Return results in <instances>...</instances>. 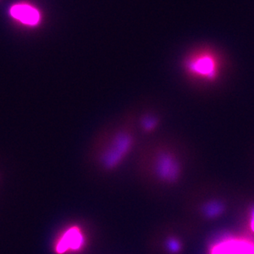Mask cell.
I'll list each match as a JSON object with an SVG mask.
<instances>
[{
    "label": "cell",
    "instance_id": "cell-1",
    "mask_svg": "<svg viewBox=\"0 0 254 254\" xmlns=\"http://www.w3.org/2000/svg\"><path fill=\"white\" fill-rule=\"evenodd\" d=\"M141 138L136 110H128L96 131L87 149L86 163L101 173L118 171L133 158Z\"/></svg>",
    "mask_w": 254,
    "mask_h": 254
},
{
    "label": "cell",
    "instance_id": "cell-2",
    "mask_svg": "<svg viewBox=\"0 0 254 254\" xmlns=\"http://www.w3.org/2000/svg\"><path fill=\"white\" fill-rule=\"evenodd\" d=\"M133 163L137 171L163 185L176 183L183 172V160L176 145L160 134L141 142Z\"/></svg>",
    "mask_w": 254,
    "mask_h": 254
},
{
    "label": "cell",
    "instance_id": "cell-3",
    "mask_svg": "<svg viewBox=\"0 0 254 254\" xmlns=\"http://www.w3.org/2000/svg\"><path fill=\"white\" fill-rule=\"evenodd\" d=\"M181 68L184 74L193 81H213L220 73V58L209 48H198L184 58Z\"/></svg>",
    "mask_w": 254,
    "mask_h": 254
},
{
    "label": "cell",
    "instance_id": "cell-4",
    "mask_svg": "<svg viewBox=\"0 0 254 254\" xmlns=\"http://www.w3.org/2000/svg\"><path fill=\"white\" fill-rule=\"evenodd\" d=\"M136 120L140 136L144 140L158 136L164 121L163 115L155 108L136 110Z\"/></svg>",
    "mask_w": 254,
    "mask_h": 254
},
{
    "label": "cell",
    "instance_id": "cell-5",
    "mask_svg": "<svg viewBox=\"0 0 254 254\" xmlns=\"http://www.w3.org/2000/svg\"><path fill=\"white\" fill-rule=\"evenodd\" d=\"M85 244L83 233L78 227H69L60 237L55 250L58 254H66V252H77L81 250Z\"/></svg>",
    "mask_w": 254,
    "mask_h": 254
},
{
    "label": "cell",
    "instance_id": "cell-6",
    "mask_svg": "<svg viewBox=\"0 0 254 254\" xmlns=\"http://www.w3.org/2000/svg\"><path fill=\"white\" fill-rule=\"evenodd\" d=\"M12 15L23 23L35 25L39 21L40 14L34 8L26 5H18L12 9Z\"/></svg>",
    "mask_w": 254,
    "mask_h": 254
},
{
    "label": "cell",
    "instance_id": "cell-7",
    "mask_svg": "<svg viewBox=\"0 0 254 254\" xmlns=\"http://www.w3.org/2000/svg\"><path fill=\"white\" fill-rule=\"evenodd\" d=\"M223 210V205L218 201L210 202L203 208V214L208 218H215L221 214Z\"/></svg>",
    "mask_w": 254,
    "mask_h": 254
},
{
    "label": "cell",
    "instance_id": "cell-8",
    "mask_svg": "<svg viewBox=\"0 0 254 254\" xmlns=\"http://www.w3.org/2000/svg\"><path fill=\"white\" fill-rule=\"evenodd\" d=\"M167 247H168V249L170 252H173V253H177L180 250L181 246H180V242L178 241L175 240V239H171L167 242Z\"/></svg>",
    "mask_w": 254,
    "mask_h": 254
},
{
    "label": "cell",
    "instance_id": "cell-9",
    "mask_svg": "<svg viewBox=\"0 0 254 254\" xmlns=\"http://www.w3.org/2000/svg\"><path fill=\"white\" fill-rule=\"evenodd\" d=\"M252 230H253V231H254V208H253V210H252Z\"/></svg>",
    "mask_w": 254,
    "mask_h": 254
},
{
    "label": "cell",
    "instance_id": "cell-10",
    "mask_svg": "<svg viewBox=\"0 0 254 254\" xmlns=\"http://www.w3.org/2000/svg\"><path fill=\"white\" fill-rule=\"evenodd\" d=\"M2 170H1V167H0V182H1V177H2Z\"/></svg>",
    "mask_w": 254,
    "mask_h": 254
}]
</instances>
